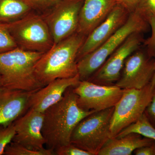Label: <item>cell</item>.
Segmentation results:
<instances>
[{
  "label": "cell",
  "mask_w": 155,
  "mask_h": 155,
  "mask_svg": "<svg viewBox=\"0 0 155 155\" xmlns=\"http://www.w3.org/2000/svg\"><path fill=\"white\" fill-rule=\"evenodd\" d=\"M17 47L6 24L0 23V53L5 52Z\"/></svg>",
  "instance_id": "obj_23"
},
{
  "label": "cell",
  "mask_w": 155,
  "mask_h": 155,
  "mask_svg": "<svg viewBox=\"0 0 155 155\" xmlns=\"http://www.w3.org/2000/svg\"><path fill=\"white\" fill-rule=\"evenodd\" d=\"M2 86V82H1V77H0V86Z\"/></svg>",
  "instance_id": "obj_31"
},
{
  "label": "cell",
  "mask_w": 155,
  "mask_h": 155,
  "mask_svg": "<svg viewBox=\"0 0 155 155\" xmlns=\"http://www.w3.org/2000/svg\"><path fill=\"white\" fill-rule=\"evenodd\" d=\"M153 141L135 133L128 134L122 137H112L97 155H130L137 149L150 144Z\"/></svg>",
  "instance_id": "obj_17"
},
{
  "label": "cell",
  "mask_w": 155,
  "mask_h": 155,
  "mask_svg": "<svg viewBox=\"0 0 155 155\" xmlns=\"http://www.w3.org/2000/svg\"><path fill=\"white\" fill-rule=\"evenodd\" d=\"M117 4L116 0H84L79 13L77 32L88 36L107 17Z\"/></svg>",
  "instance_id": "obj_16"
},
{
  "label": "cell",
  "mask_w": 155,
  "mask_h": 155,
  "mask_svg": "<svg viewBox=\"0 0 155 155\" xmlns=\"http://www.w3.org/2000/svg\"><path fill=\"white\" fill-rule=\"evenodd\" d=\"M134 11L148 22L155 16V0H140Z\"/></svg>",
  "instance_id": "obj_22"
},
{
  "label": "cell",
  "mask_w": 155,
  "mask_h": 155,
  "mask_svg": "<svg viewBox=\"0 0 155 155\" xmlns=\"http://www.w3.org/2000/svg\"><path fill=\"white\" fill-rule=\"evenodd\" d=\"M144 114L151 124L155 127V88L151 100L147 107Z\"/></svg>",
  "instance_id": "obj_27"
},
{
  "label": "cell",
  "mask_w": 155,
  "mask_h": 155,
  "mask_svg": "<svg viewBox=\"0 0 155 155\" xmlns=\"http://www.w3.org/2000/svg\"><path fill=\"white\" fill-rule=\"evenodd\" d=\"M5 155H54L52 150L44 148L40 150H34L27 148L22 145L12 141L5 150Z\"/></svg>",
  "instance_id": "obj_20"
},
{
  "label": "cell",
  "mask_w": 155,
  "mask_h": 155,
  "mask_svg": "<svg viewBox=\"0 0 155 155\" xmlns=\"http://www.w3.org/2000/svg\"><path fill=\"white\" fill-rule=\"evenodd\" d=\"M78 74L70 78H58L34 92L29 99V109L44 113L62 98L67 89L80 82Z\"/></svg>",
  "instance_id": "obj_15"
},
{
  "label": "cell",
  "mask_w": 155,
  "mask_h": 155,
  "mask_svg": "<svg viewBox=\"0 0 155 155\" xmlns=\"http://www.w3.org/2000/svg\"><path fill=\"white\" fill-rule=\"evenodd\" d=\"M136 155H155V142L150 144L137 149L134 151Z\"/></svg>",
  "instance_id": "obj_28"
},
{
  "label": "cell",
  "mask_w": 155,
  "mask_h": 155,
  "mask_svg": "<svg viewBox=\"0 0 155 155\" xmlns=\"http://www.w3.org/2000/svg\"><path fill=\"white\" fill-rule=\"evenodd\" d=\"M73 87L67 89L60 101L44 112L42 133L46 148L54 152L70 143L71 135L78 124L96 112L85 110L79 107Z\"/></svg>",
  "instance_id": "obj_1"
},
{
  "label": "cell",
  "mask_w": 155,
  "mask_h": 155,
  "mask_svg": "<svg viewBox=\"0 0 155 155\" xmlns=\"http://www.w3.org/2000/svg\"><path fill=\"white\" fill-rule=\"evenodd\" d=\"M118 4L123 6L130 13L136 9L140 0H116Z\"/></svg>",
  "instance_id": "obj_29"
},
{
  "label": "cell",
  "mask_w": 155,
  "mask_h": 155,
  "mask_svg": "<svg viewBox=\"0 0 155 155\" xmlns=\"http://www.w3.org/2000/svg\"><path fill=\"white\" fill-rule=\"evenodd\" d=\"M155 59L146 50L136 51L126 59L116 85L122 89H141L151 82L154 71Z\"/></svg>",
  "instance_id": "obj_11"
},
{
  "label": "cell",
  "mask_w": 155,
  "mask_h": 155,
  "mask_svg": "<svg viewBox=\"0 0 155 155\" xmlns=\"http://www.w3.org/2000/svg\"><path fill=\"white\" fill-rule=\"evenodd\" d=\"M33 11H45L51 8L61 0H25Z\"/></svg>",
  "instance_id": "obj_26"
},
{
  "label": "cell",
  "mask_w": 155,
  "mask_h": 155,
  "mask_svg": "<svg viewBox=\"0 0 155 155\" xmlns=\"http://www.w3.org/2000/svg\"><path fill=\"white\" fill-rule=\"evenodd\" d=\"M34 11L17 21L5 24L17 47L45 53L53 46L54 40L43 17Z\"/></svg>",
  "instance_id": "obj_6"
},
{
  "label": "cell",
  "mask_w": 155,
  "mask_h": 155,
  "mask_svg": "<svg viewBox=\"0 0 155 155\" xmlns=\"http://www.w3.org/2000/svg\"><path fill=\"white\" fill-rule=\"evenodd\" d=\"M114 107L96 111L84 118L72 132L70 143L97 155L100 150L112 138L111 122Z\"/></svg>",
  "instance_id": "obj_5"
},
{
  "label": "cell",
  "mask_w": 155,
  "mask_h": 155,
  "mask_svg": "<svg viewBox=\"0 0 155 155\" xmlns=\"http://www.w3.org/2000/svg\"><path fill=\"white\" fill-rule=\"evenodd\" d=\"M149 27L148 22L135 11L130 13L125 24L107 41L78 62L80 81L88 80L130 35L137 32L144 33Z\"/></svg>",
  "instance_id": "obj_4"
},
{
  "label": "cell",
  "mask_w": 155,
  "mask_h": 155,
  "mask_svg": "<svg viewBox=\"0 0 155 155\" xmlns=\"http://www.w3.org/2000/svg\"><path fill=\"white\" fill-rule=\"evenodd\" d=\"M35 91L0 86V125L8 126L24 115L29 110V99Z\"/></svg>",
  "instance_id": "obj_14"
},
{
  "label": "cell",
  "mask_w": 155,
  "mask_h": 155,
  "mask_svg": "<svg viewBox=\"0 0 155 155\" xmlns=\"http://www.w3.org/2000/svg\"><path fill=\"white\" fill-rule=\"evenodd\" d=\"M32 11L25 0H0V23L15 22Z\"/></svg>",
  "instance_id": "obj_18"
},
{
  "label": "cell",
  "mask_w": 155,
  "mask_h": 155,
  "mask_svg": "<svg viewBox=\"0 0 155 155\" xmlns=\"http://www.w3.org/2000/svg\"><path fill=\"white\" fill-rule=\"evenodd\" d=\"M54 153L55 155H93L71 143L58 148L55 150Z\"/></svg>",
  "instance_id": "obj_25"
},
{
  "label": "cell",
  "mask_w": 155,
  "mask_h": 155,
  "mask_svg": "<svg viewBox=\"0 0 155 155\" xmlns=\"http://www.w3.org/2000/svg\"><path fill=\"white\" fill-rule=\"evenodd\" d=\"M44 113L30 109L14 122L16 134L13 142L34 150L45 148L42 133Z\"/></svg>",
  "instance_id": "obj_13"
},
{
  "label": "cell",
  "mask_w": 155,
  "mask_h": 155,
  "mask_svg": "<svg viewBox=\"0 0 155 155\" xmlns=\"http://www.w3.org/2000/svg\"><path fill=\"white\" fill-rule=\"evenodd\" d=\"M73 91L77 103L85 110L99 111L113 107L123 94L125 89L115 85L97 84L88 80L80 81Z\"/></svg>",
  "instance_id": "obj_9"
},
{
  "label": "cell",
  "mask_w": 155,
  "mask_h": 155,
  "mask_svg": "<svg viewBox=\"0 0 155 155\" xmlns=\"http://www.w3.org/2000/svg\"><path fill=\"white\" fill-rule=\"evenodd\" d=\"M155 88L150 82L141 89H124L122 97L114 106L111 122L112 137L142 116L151 100Z\"/></svg>",
  "instance_id": "obj_7"
},
{
  "label": "cell",
  "mask_w": 155,
  "mask_h": 155,
  "mask_svg": "<svg viewBox=\"0 0 155 155\" xmlns=\"http://www.w3.org/2000/svg\"><path fill=\"white\" fill-rule=\"evenodd\" d=\"M150 83L153 86L155 87V61L154 71L153 75L152 78V80L151 81Z\"/></svg>",
  "instance_id": "obj_30"
},
{
  "label": "cell",
  "mask_w": 155,
  "mask_h": 155,
  "mask_svg": "<svg viewBox=\"0 0 155 155\" xmlns=\"http://www.w3.org/2000/svg\"><path fill=\"white\" fill-rule=\"evenodd\" d=\"M144 40L143 33L131 34L87 80L103 85H110L116 82L120 78L126 59L141 48Z\"/></svg>",
  "instance_id": "obj_10"
},
{
  "label": "cell",
  "mask_w": 155,
  "mask_h": 155,
  "mask_svg": "<svg viewBox=\"0 0 155 155\" xmlns=\"http://www.w3.org/2000/svg\"><path fill=\"white\" fill-rule=\"evenodd\" d=\"M131 133L138 134L155 142V127L151 124L144 113L137 121L121 130L115 137H122Z\"/></svg>",
  "instance_id": "obj_19"
},
{
  "label": "cell",
  "mask_w": 155,
  "mask_h": 155,
  "mask_svg": "<svg viewBox=\"0 0 155 155\" xmlns=\"http://www.w3.org/2000/svg\"><path fill=\"white\" fill-rule=\"evenodd\" d=\"M86 38L76 31L54 44L43 54L35 64V70L44 86L58 78H70L78 74L77 55Z\"/></svg>",
  "instance_id": "obj_2"
},
{
  "label": "cell",
  "mask_w": 155,
  "mask_h": 155,
  "mask_svg": "<svg viewBox=\"0 0 155 155\" xmlns=\"http://www.w3.org/2000/svg\"><path fill=\"white\" fill-rule=\"evenodd\" d=\"M84 0H61L41 15L49 28L54 44L77 31Z\"/></svg>",
  "instance_id": "obj_8"
},
{
  "label": "cell",
  "mask_w": 155,
  "mask_h": 155,
  "mask_svg": "<svg viewBox=\"0 0 155 155\" xmlns=\"http://www.w3.org/2000/svg\"><path fill=\"white\" fill-rule=\"evenodd\" d=\"M45 53L30 51L17 47L0 53L2 86L26 91H35L45 86L35 75V67Z\"/></svg>",
  "instance_id": "obj_3"
},
{
  "label": "cell",
  "mask_w": 155,
  "mask_h": 155,
  "mask_svg": "<svg viewBox=\"0 0 155 155\" xmlns=\"http://www.w3.org/2000/svg\"><path fill=\"white\" fill-rule=\"evenodd\" d=\"M148 23L151 29V34L148 38L144 40L143 45L150 58L155 59V16L151 17L148 21Z\"/></svg>",
  "instance_id": "obj_24"
},
{
  "label": "cell",
  "mask_w": 155,
  "mask_h": 155,
  "mask_svg": "<svg viewBox=\"0 0 155 155\" xmlns=\"http://www.w3.org/2000/svg\"><path fill=\"white\" fill-rule=\"evenodd\" d=\"M16 133L14 122L6 127L0 125V155H4L6 147L13 141Z\"/></svg>",
  "instance_id": "obj_21"
},
{
  "label": "cell",
  "mask_w": 155,
  "mask_h": 155,
  "mask_svg": "<svg viewBox=\"0 0 155 155\" xmlns=\"http://www.w3.org/2000/svg\"><path fill=\"white\" fill-rule=\"evenodd\" d=\"M130 14L123 6L117 4L107 17L86 37L78 54L77 62L107 41L125 24Z\"/></svg>",
  "instance_id": "obj_12"
}]
</instances>
